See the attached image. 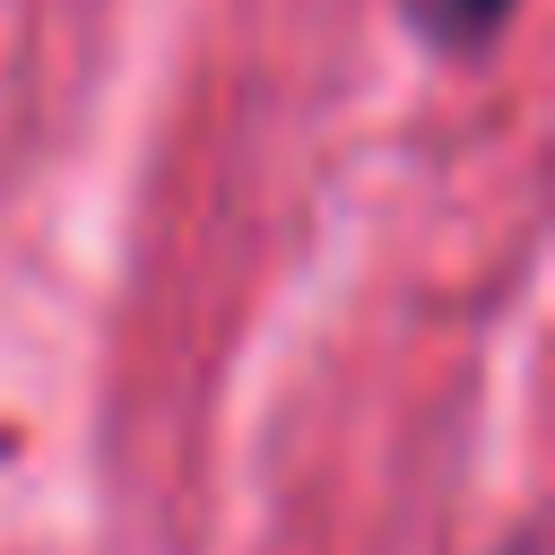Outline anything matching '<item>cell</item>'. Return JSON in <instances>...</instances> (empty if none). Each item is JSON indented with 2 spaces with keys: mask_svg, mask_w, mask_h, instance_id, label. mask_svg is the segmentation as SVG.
Masks as SVG:
<instances>
[{
  "mask_svg": "<svg viewBox=\"0 0 555 555\" xmlns=\"http://www.w3.org/2000/svg\"><path fill=\"white\" fill-rule=\"evenodd\" d=\"M408 9H416V26H425L442 52H477V43H494L503 17H512V0H408Z\"/></svg>",
  "mask_w": 555,
  "mask_h": 555,
  "instance_id": "obj_1",
  "label": "cell"
}]
</instances>
